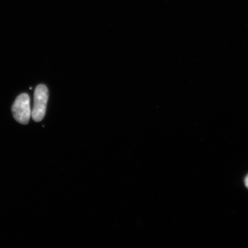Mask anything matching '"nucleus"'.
<instances>
[{
    "label": "nucleus",
    "mask_w": 248,
    "mask_h": 248,
    "mask_svg": "<svg viewBox=\"0 0 248 248\" xmlns=\"http://www.w3.org/2000/svg\"><path fill=\"white\" fill-rule=\"evenodd\" d=\"M48 88L45 85H39L34 92V103L31 117L35 122H40L44 119L46 104L48 100Z\"/></svg>",
    "instance_id": "1"
},
{
    "label": "nucleus",
    "mask_w": 248,
    "mask_h": 248,
    "mask_svg": "<svg viewBox=\"0 0 248 248\" xmlns=\"http://www.w3.org/2000/svg\"><path fill=\"white\" fill-rule=\"evenodd\" d=\"M12 111L14 119L18 123L24 125L29 123L32 114L30 96L26 93L18 95L12 105Z\"/></svg>",
    "instance_id": "2"
},
{
    "label": "nucleus",
    "mask_w": 248,
    "mask_h": 248,
    "mask_svg": "<svg viewBox=\"0 0 248 248\" xmlns=\"http://www.w3.org/2000/svg\"><path fill=\"white\" fill-rule=\"evenodd\" d=\"M245 185L248 188V174L246 176V178L244 180Z\"/></svg>",
    "instance_id": "3"
}]
</instances>
